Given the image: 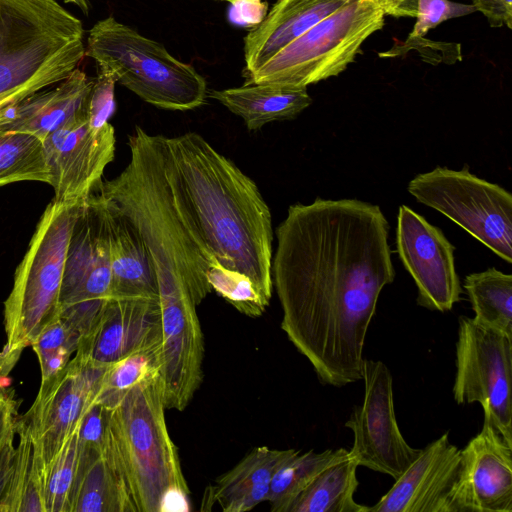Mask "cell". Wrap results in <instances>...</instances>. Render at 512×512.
<instances>
[{
    "instance_id": "obj_35",
    "label": "cell",
    "mask_w": 512,
    "mask_h": 512,
    "mask_svg": "<svg viewBox=\"0 0 512 512\" xmlns=\"http://www.w3.org/2000/svg\"><path fill=\"white\" fill-rule=\"evenodd\" d=\"M19 406L15 392L0 386V450L16 434Z\"/></svg>"
},
{
    "instance_id": "obj_30",
    "label": "cell",
    "mask_w": 512,
    "mask_h": 512,
    "mask_svg": "<svg viewBox=\"0 0 512 512\" xmlns=\"http://www.w3.org/2000/svg\"><path fill=\"white\" fill-rule=\"evenodd\" d=\"M78 454L77 427L45 467L46 512H72Z\"/></svg>"
},
{
    "instance_id": "obj_11",
    "label": "cell",
    "mask_w": 512,
    "mask_h": 512,
    "mask_svg": "<svg viewBox=\"0 0 512 512\" xmlns=\"http://www.w3.org/2000/svg\"><path fill=\"white\" fill-rule=\"evenodd\" d=\"M364 399L355 406L344 426L353 432L349 455L359 466L387 474L394 480L417 457L421 449L411 447L396 421L393 379L380 360L364 359Z\"/></svg>"
},
{
    "instance_id": "obj_1",
    "label": "cell",
    "mask_w": 512,
    "mask_h": 512,
    "mask_svg": "<svg viewBox=\"0 0 512 512\" xmlns=\"http://www.w3.org/2000/svg\"><path fill=\"white\" fill-rule=\"evenodd\" d=\"M389 228L378 205L317 198L289 206L276 229L271 278L281 329L323 384L362 379L366 334L395 278Z\"/></svg>"
},
{
    "instance_id": "obj_25",
    "label": "cell",
    "mask_w": 512,
    "mask_h": 512,
    "mask_svg": "<svg viewBox=\"0 0 512 512\" xmlns=\"http://www.w3.org/2000/svg\"><path fill=\"white\" fill-rule=\"evenodd\" d=\"M358 463L348 458L326 467L297 497L289 512H368L354 499Z\"/></svg>"
},
{
    "instance_id": "obj_4",
    "label": "cell",
    "mask_w": 512,
    "mask_h": 512,
    "mask_svg": "<svg viewBox=\"0 0 512 512\" xmlns=\"http://www.w3.org/2000/svg\"><path fill=\"white\" fill-rule=\"evenodd\" d=\"M165 410L159 373L133 386L108 409L105 448L137 512H159L162 497L171 489L190 493Z\"/></svg>"
},
{
    "instance_id": "obj_41",
    "label": "cell",
    "mask_w": 512,
    "mask_h": 512,
    "mask_svg": "<svg viewBox=\"0 0 512 512\" xmlns=\"http://www.w3.org/2000/svg\"><path fill=\"white\" fill-rule=\"evenodd\" d=\"M221 1H227V2H230L232 4H236V3H238V2H240L242 0H221Z\"/></svg>"
},
{
    "instance_id": "obj_10",
    "label": "cell",
    "mask_w": 512,
    "mask_h": 512,
    "mask_svg": "<svg viewBox=\"0 0 512 512\" xmlns=\"http://www.w3.org/2000/svg\"><path fill=\"white\" fill-rule=\"evenodd\" d=\"M455 364L456 403H479L484 422L512 444V337L460 316Z\"/></svg>"
},
{
    "instance_id": "obj_27",
    "label": "cell",
    "mask_w": 512,
    "mask_h": 512,
    "mask_svg": "<svg viewBox=\"0 0 512 512\" xmlns=\"http://www.w3.org/2000/svg\"><path fill=\"white\" fill-rule=\"evenodd\" d=\"M474 319L512 337V275L494 267L464 280Z\"/></svg>"
},
{
    "instance_id": "obj_17",
    "label": "cell",
    "mask_w": 512,
    "mask_h": 512,
    "mask_svg": "<svg viewBox=\"0 0 512 512\" xmlns=\"http://www.w3.org/2000/svg\"><path fill=\"white\" fill-rule=\"evenodd\" d=\"M459 462L460 449L445 432L420 450L368 512H449V495Z\"/></svg>"
},
{
    "instance_id": "obj_7",
    "label": "cell",
    "mask_w": 512,
    "mask_h": 512,
    "mask_svg": "<svg viewBox=\"0 0 512 512\" xmlns=\"http://www.w3.org/2000/svg\"><path fill=\"white\" fill-rule=\"evenodd\" d=\"M379 0H351L244 75L246 83L307 88L343 72L385 24Z\"/></svg>"
},
{
    "instance_id": "obj_13",
    "label": "cell",
    "mask_w": 512,
    "mask_h": 512,
    "mask_svg": "<svg viewBox=\"0 0 512 512\" xmlns=\"http://www.w3.org/2000/svg\"><path fill=\"white\" fill-rule=\"evenodd\" d=\"M396 249L416 284L417 304L432 311L451 310L460 300L462 287L455 267L454 246L443 232L408 206L401 205Z\"/></svg>"
},
{
    "instance_id": "obj_38",
    "label": "cell",
    "mask_w": 512,
    "mask_h": 512,
    "mask_svg": "<svg viewBox=\"0 0 512 512\" xmlns=\"http://www.w3.org/2000/svg\"><path fill=\"white\" fill-rule=\"evenodd\" d=\"M189 492L182 489L167 491L160 502L159 512H187L190 510Z\"/></svg>"
},
{
    "instance_id": "obj_23",
    "label": "cell",
    "mask_w": 512,
    "mask_h": 512,
    "mask_svg": "<svg viewBox=\"0 0 512 512\" xmlns=\"http://www.w3.org/2000/svg\"><path fill=\"white\" fill-rule=\"evenodd\" d=\"M72 512H137L126 482L105 448L81 450Z\"/></svg>"
},
{
    "instance_id": "obj_28",
    "label": "cell",
    "mask_w": 512,
    "mask_h": 512,
    "mask_svg": "<svg viewBox=\"0 0 512 512\" xmlns=\"http://www.w3.org/2000/svg\"><path fill=\"white\" fill-rule=\"evenodd\" d=\"M50 180L43 142L28 133L0 130V186Z\"/></svg>"
},
{
    "instance_id": "obj_5",
    "label": "cell",
    "mask_w": 512,
    "mask_h": 512,
    "mask_svg": "<svg viewBox=\"0 0 512 512\" xmlns=\"http://www.w3.org/2000/svg\"><path fill=\"white\" fill-rule=\"evenodd\" d=\"M79 205L53 200L46 207L15 271L4 302L6 343L0 352V378L59 315L64 264Z\"/></svg>"
},
{
    "instance_id": "obj_18",
    "label": "cell",
    "mask_w": 512,
    "mask_h": 512,
    "mask_svg": "<svg viewBox=\"0 0 512 512\" xmlns=\"http://www.w3.org/2000/svg\"><path fill=\"white\" fill-rule=\"evenodd\" d=\"M94 79L76 68L52 89L40 90L0 112V130L34 135L43 141L67 123L87 115Z\"/></svg>"
},
{
    "instance_id": "obj_8",
    "label": "cell",
    "mask_w": 512,
    "mask_h": 512,
    "mask_svg": "<svg viewBox=\"0 0 512 512\" xmlns=\"http://www.w3.org/2000/svg\"><path fill=\"white\" fill-rule=\"evenodd\" d=\"M420 203L466 230L507 263L512 262V195L481 179L465 165L460 170L436 167L417 174L407 186Z\"/></svg>"
},
{
    "instance_id": "obj_14",
    "label": "cell",
    "mask_w": 512,
    "mask_h": 512,
    "mask_svg": "<svg viewBox=\"0 0 512 512\" xmlns=\"http://www.w3.org/2000/svg\"><path fill=\"white\" fill-rule=\"evenodd\" d=\"M50 185L57 202L78 204L101 182L115 155V131L108 123L92 128L87 115L49 134L43 141Z\"/></svg>"
},
{
    "instance_id": "obj_12",
    "label": "cell",
    "mask_w": 512,
    "mask_h": 512,
    "mask_svg": "<svg viewBox=\"0 0 512 512\" xmlns=\"http://www.w3.org/2000/svg\"><path fill=\"white\" fill-rule=\"evenodd\" d=\"M107 367L75 354L60 373L41 381L34 403L20 419L45 465L78 427Z\"/></svg>"
},
{
    "instance_id": "obj_36",
    "label": "cell",
    "mask_w": 512,
    "mask_h": 512,
    "mask_svg": "<svg viewBox=\"0 0 512 512\" xmlns=\"http://www.w3.org/2000/svg\"><path fill=\"white\" fill-rule=\"evenodd\" d=\"M476 11H480L492 27L512 28V0H472Z\"/></svg>"
},
{
    "instance_id": "obj_6",
    "label": "cell",
    "mask_w": 512,
    "mask_h": 512,
    "mask_svg": "<svg viewBox=\"0 0 512 512\" xmlns=\"http://www.w3.org/2000/svg\"><path fill=\"white\" fill-rule=\"evenodd\" d=\"M88 55L145 102L187 111L205 104L206 80L160 43L109 16L89 31Z\"/></svg>"
},
{
    "instance_id": "obj_24",
    "label": "cell",
    "mask_w": 512,
    "mask_h": 512,
    "mask_svg": "<svg viewBox=\"0 0 512 512\" xmlns=\"http://www.w3.org/2000/svg\"><path fill=\"white\" fill-rule=\"evenodd\" d=\"M16 432L19 443L10 480L0 502V512H46L45 462L20 417Z\"/></svg>"
},
{
    "instance_id": "obj_39",
    "label": "cell",
    "mask_w": 512,
    "mask_h": 512,
    "mask_svg": "<svg viewBox=\"0 0 512 512\" xmlns=\"http://www.w3.org/2000/svg\"><path fill=\"white\" fill-rule=\"evenodd\" d=\"M385 15L416 17L418 0H379Z\"/></svg>"
},
{
    "instance_id": "obj_33",
    "label": "cell",
    "mask_w": 512,
    "mask_h": 512,
    "mask_svg": "<svg viewBox=\"0 0 512 512\" xmlns=\"http://www.w3.org/2000/svg\"><path fill=\"white\" fill-rule=\"evenodd\" d=\"M115 84L114 76L99 68L88 103L87 118L92 128H101L109 123L115 111Z\"/></svg>"
},
{
    "instance_id": "obj_3",
    "label": "cell",
    "mask_w": 512,
    "mask_h": 512,
    "mask_svg": "<svg viewBox=\"0 0 512 512\" xmlns=\"http://www.w3.org/2000/svg\"><path fill=\"white\" fill-rule=\"evenodd\" d=\"M83 34L56 0H0V112L69 77Z\"/></svg>"
},
{
    "instance_id": "obj_31",
    "label": "cell",
    "mask_w": 512,
    "mask_h": 512,
    "mask_svg": "<svg viewBox=\"0 0 512 512\" xmlns=\"http://www.w3.org/2000/svg\"><path fill=\"white\" fill-rule=\"evenodd\" d=\"M207 280L212 291L248 317L261 316L269 305V301L258 292L247 276L227 269L219 263L210 266Z\"/></svg>"
},
{
    "instance_id": "obj_2",
    "label": "cell",
    "mask_w": 512,
    "mask_h": 512,
    "mask_svg": "<svg viewBox=\"0 0 512 512\" xmlns=\"http://www.w3.org/2000/svg\"><path fill=\"white\" fill-rule=\"evenodd\" d=\"M163 160L215 259L270 302L272 217L256 183L196 132L163 136Z\"/></svg>"
},
{
    "instance_id": "obj_9",
    "label": "cell",
    "mask_w": 512,
    "mask_h": 512,
    "mask_svg": "<svg viewBox=\"0 0 512 512\" xmlns=\"http://www.w3.org/2000/svg\"><path fill=\"white\" fill-rule=\"evenodd\" d=\"M111 299L107 213L94 190L80 203L72 227L59 316L81 340L91 331Z\"/></svg>"
},
{
    "instance_id": "obj_37",
    "label": "cell",
    "mask_w": 512,
    "mask_h": 512,
    "mask_svg": "<svg viewBox=\"0 0 512 512\" xmlns=\"http://www.w3.org/2000/svg\"><path fill=\"white\" fill-rule=\"evenodd\" d=\"M14 437H11L0 450V502L5 495L12 473L16 452Z\"/></svg>"
},
{
    "instance_id": "obj_21",
    "label": "cell",
    "mask_w": 512,
    "mask_h": 512,
    "mask_svg": "<svg viewBox=\"0 0 512 512\" xmlns=\"http://www.w3.org/2000/svg\"><path fill=\"white\" fill-rule=\"evenodd\" d=\"M297 450L256 447L232 469L220 475L211 489V499L224 512H247L266 502L272 478Z\"/></svg>"
},
{
    "instance_id": "obj_40",
    "label": "cell",
    "mask_w": 512,
    "mask_h": 512,
    "mask_svg": "<svg viewBox=\"0 0 512 512\" xmlns=\"http://www.w3.org/2000/svg\"><path fill=\"white\" fill-rule=\"evenodd\" d=\"M67 1L77 5L85 15H88L89 9H90V4H89L88 0H67Z\"/></svg>"
},
{
    "instance_id": "obj_22",
    "label": "cell",
    "mask_w": 512,
    "mask_h": 512,
    "mask_svg": "<svg viewBox=\"0 0 512 512\" xmlns=\"http://www.w3.org/2000/svg\"><path fill=\"white\" fill-rule=\"evenodd\" d=\"M209 96L241 117L250 131L264 125L295 118L312 103L307 88L271 84H244L241 87L212 90Z\"/></svg>"
},
{
    "instance_id": "obj_20",
    "label": "cell",
    "mask_w": 512,
    "mask_h": 512,
    "mask_svg": "<svg viewBox=\"0 0 512 512\" xmlns=\"http://www.w3.org/2000/svg\"><path fill=\"white\" fill-rule=\"evenodd\" d=\"M104 207L109 232L112 298H158L156 273L143 241L124 217L105 204Z\"/></svg>"
},
{
    "instance_id": "obj_32",
    "label": "cell",
    "mask_w": 512,
    "mask_h": 512,
    "mask_svg": "<svg viewBox=\"0 0 512 512\" xmlns=\"http://www.w3.org/2000/svg\"><path fill=\"white\" fill-rule=\"evenodd\" d=\"M473 5L450 0H418L416 23L408 39L422 38L430 29L452 18L475 12Z\"/></svg>"
},
{
    "instance_id": "obj_19",
    "label": "cell",
    "mask_w": 512,
    "mask_h": 512,
    "mask_svg": "<svg viewBox=\"0 0 512 512\" xmlns=\"http://www.w3.org/2000/svg\"><path fill=\"white\" fill-rule=\"evenodd\" d=\"M351 0H277L244 38L247 75L306 30Z\"/></svg>"
},
{
    "instance_id": "obj_26",
    "label": "cell",
    "mask_w": 512,
    "mask_h": 512,
    "mask_svg": "<svg viewBox=\"0 0 512 512\" xmlns=\"http://www.w3.org/2000/svg\"><path fill=\"white\" fill-rule=\"evenodd\" d=\"M349 457L344 448L327 449L320 453L297 450L276 471L266 502L272 512H289L297 497L326 467Z\"/></svg>"
},
{
    "instance_id": "obj_34",
    "label": "cell",
    "mask_w": 512,
    "mask_h": 512,
    "mask_svg": "<svg viewBox=\"0 0 512 512\" xmlns=\"http://www.w3.org/2000/svg\"><path fill=\"white\" fill-rule=\"evenodd\" d=\"M79 341V336L58 315L44 327L31 346L40 360L62 350L75 353Z\"/></svg>"
},
{
    "instance_id": "obj_15",
    "label": "cell",
    "mask_w": 512,
    "mask_h": 512,
    "mask_svg": "<svg viewBox=\"0 0 512 512\" xmlns=\"http://www.w3.org/2000/svg\"><path fill=\"white\" fill-rule=\"evenodd\" d=\"M449 512H512V444L487 422L460 450Z\"/></svg>"
},
{
    "instance_id": "obj_16",
    "label": "cell",
    "mask_w": 512,
    "mask_h": 512,
    "mask_svg": "<svg viewBox=\"0 0 512 512\" xmlns=\"http://www.w3.org/2000/svg\"><path fill=\"white\" fill-rule=\"evenodd\" d=\"M160 343L159 297L112 298L91 331L79 341L75 354L109 365Z\"/></svg>"
},
{
    "instance_id": "obj_29",
    "label": "cell",
    "mask_w": 512,
    "mask_h": 512,
    "mask_svg": "<svg viewBox=\"0 0 512 512\" xmlns=\"http://www.w3.org/2000/svg\"><path fill=\"white\" fill-rule=\"evenodd\" d=\"M160 345L133 352L106 368L92 404L112 408L133 386L159 373Z\"/></svg>"
}]
</instances>
